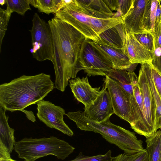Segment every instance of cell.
<instances>
[{"label": "cell", "mask_w": 161, "mask_h": 161, "mask_svg": "<svg viewBox=\"0 0 161 161\" xmlns=\"http://www.w3.org/2000/svg\"><path fill=\"white\" fill-rule=\"evenodd\" d=\"M48 23L53 42L54 88L64 92L70 79L76 78L79 72V55L82 43L86 38L71 25L54 17Z\"/></svg>", "instance_id": "cell-1"}, {"label": "cell", "mask_w": 161, "mask_h": 161, "mask_svg": "<svg viewBox=\"0 0 161 161\" xmlns=\"http://www.w3.org/2000/svg\"><path fill=\"white\" fill-rule=\"evenodd\" d=\"M49 75H23L0 85V106L11 112L20 111L42 100L54 89Z\"/></svg>", "instance_id": "cell-2"}, {"label": "cell", "mask_w": 161, "mask_h": 161, "mask_svg": "<svg viewBox=\"0 0 161 161\" xmlns=\"http://www.w3.org/2000/svg\"><path fill=\"white\" fill-rule=\"evenodd\" d=\"M66 115L81 130L100 134L106 141L117 146L125 153L134 154L145 150L143 142L137 138L134 132L112 123L110 119L97 123L80 110L68 112Z\"/></svg>", "instance_id": "cell-3"}, {"label": "cell", "mask_w": 161, "mask_h": 161, "mask_svg": "<svg viewBox=\"0 0 161 161\" xmlns=\"http://www.w3.org/2000/svg\"><path fill=\"white\" fill-rule=\"evenodd\" d=\"M75 149L67 142L54 136L38 138L25 137L15 142L14 147L18 157L25 161H35L49 155L64 160Z\"/></svg>", "instance_id": "cell-4"}, {"label": "cell", "mask_w": 161, "mask_h": 161, "mask_svg": "<svg viewBox=\"0 0 161 161\" xmlns=\"http://www.w3.org/2000/svg\"><path fill=\"white\" fill-rule=\"evenodd\" d=\"M91 13L85 0H72L55 14L54 17L75 28L86 39L97 42L99 37L92 29L90 22Z\"/></svg>", "instance_id": "cell-5"}, {"label": "cell", "mask_w": 161, "mask_h": 161, "mask_svg": "<svg viewBox=\"0 0 161 161\" xmlns=\"http://www.w3.org/2000/svg\"><path fill=\"white\" fill-rule=\"evenodd\" d=\"M32 22V26L30 31L33 57L39 61L48 60L53 63L54 46L50 26L37 13L34 14Z\"/></svg>", "instance_id": "cell-6"}, {"label": "cell", "mask_w": 161, "mask_h": 161, "mask_svg": "<svg viewBox=\"0 0 161 161\" xmlns=\"http://www.w3.org/2000/svg\"><path fill=\"white\" fill-rule=\"evenodd\" d=\"M86 39L81 45L78 59V70H83L87 75L106 76L113 69L111 61Z\"/></svg>", "instance_id": "cell-7"}, {"label": "cell", "mask_w": 161, "mask_h": 161, "mask_svg": "<svg viewBox=\"0 0 161 161\" xmlns=\"http://www.w3.org/2000/svg\"><path fill=\"white\" fill-rule=\"evenodd\" d=\"M103 80L110 96L114 114L128 122L131 128L135 124V119L129 96L114 80L106 75Z\"/></svg>", "instance_id": "cell-8"}, {"label": "cell", "mask_w": 161, "mask_h": 161, "mask_svg": "<svg viewBox=\"0 0 161 161\" xmlns=\"http://www.w3.org/2000/svg\"><path fill=\"white\" fill-rule=\"evenodd\" d=\"M122 42V50L132 64L151 63L153 53L147 49L129 32L124 24L116 26Z\"/></svg>", "instance_id": "cell-9"}, {"label": "cell", "mask_w": 161, "mask_h": 161, "mask_svg": "<svg viewBox=\"0 0 161 161\" xmlns=\"http://www.w3.org/2000/svg\"><path fill=\"white\" fill-rule=\"evenodd\" d=\"M36 104V115L40 120L49 128L56 129L69 136L74 135L73 132L64 120V115L66 114L64 108L43 100Z\"/></svg>", "instance_id": "cell-10"}, {"label": "cell", "mask_w": 161, "mask_h": 161, "mask_svg": "<svg viewBox=\"0 0 161 161\" xmlns=\"http://www.w3.org/2000/svg\"><path fill=\"white\" fill-rule=\"evenodd\" d=\"M104 84L96 99L89 105L85 107V115L97 123L104 122L114 112L109 93Z\"/></svg>", "instance_id": "cell-11"}, {"label": "cell", "mask_w": 161, "mask_h": 161, "mask_svg": "<svg viewBox=\"0 0 161 161\" xmlns=\"http://www.w3.org/2000/svg\"><path fill=\"white\" fill-rule=\"evenodd\" d=\"M137 83L142 94L146 119L151 137L157 130L156 105L145 73L141 67L139 70Z\"/></svg>", "instance_id": "cell-12"}, {"label": "cell", "mask_w": 161, "mask_h": 161, "mask_svg": "<svg viewBox=\"0 0 161 161\" xmlns=\"http://www.w3.org/2000/svg\"><path fill=\"white\" fill-rule=\"evenodd\" d=\"M69 86L75 98L86 107L91 104L100 93V87L93 88L89 83L87 76L79 77L69 80Z\"/></svg>", "instance_id": "cell-13"}, {"label": "cell", "mask_w": 161, "mask_h": 161, "mask_svg": "<svg viewBox=\"0 0 161 161\" xmlns=\"http://www.w3.org/2000/svg\"><path fill=\"white\" fill-rule=\"evenodd\" d=\"M91 44L103 53L111 61L113 69L133 72L136 66L130 61L122 48H117L91 40Z\"/></svg>", "instance_id": "cell-14"}, {"label": "cell", "mask_w": 161, "mask_h": 161, "mask_svg": "<svg viewBox=\"0 0 161 161\" xmlns=\"http://www.w3.org/2000/svg\"><path fill=\"white\" fill-rule=\"evenodd\" d=\"M161 2L160 0H148L144 9L142 29L154 36L161 24Z\"/></svg>", "instance_id": "cell-15"}, {"label": "cell", "mask_w": 161, "mask_h": 161, "mask_svg": "<svg viewBox=\"0 0 161 161\" xmlns=\"http://www.w3.org/2000/svg\"><path fill=\"white\" fill-rule=\"evenodd\" d=\"M89 10L91 14L90 22L91 27L98 37L104 31L124 24V18L127 15L117 17L101 13L91 7Z\"/></svg>", "instance_id": "cell-16"}, {"label": "cell", "mask_w": 161, "mask_h": 161, "mask_svg": "<svg viewBox=\"0 0 161 161\" xmlns=\"http://www.w3.org/2000/svg\"><path fill=\"white\" fill-rule=\"evenodd\" d=\"M148 0H134L132 8L124 18V24L130 33L135 34L144 31L142 21Z\"/></svg>", "instance_id": "cell-17"}, {"label": "cell", "mask_w": 161, "mask_h": 161, "mask_svg": "<svg viewBox=\"0 0 161 161\" xmlns=\"http://www.w3.org/2000/svg\"><path fill=\"white\" fill-rule=\"evenodd\" d=\"M106 75L119 83L129 95L131 103L136 101L134 86L137 82L138 77L134 72L113 69Z\"/></svg>", "instance_id": "cell-18"}, {"label": "cell", "mask_w": 161, "mask_h": 161, "mask_svg": "<svg viewBox=\"0 0 161 161\" xmlns=\"http://www.w3.org/2000/svg\"><path fill=\"white\" fill-rule=\"evenodd\" d=\"M6 111L0 106V147L5 148L10 153L14 149L15 142L14 130L8 125V117L6 115Z\"/></svg>", "instance_id": "cell-19"}, {"label": "cell", "mask_w": 161, "mask_h": 161, "mask_svg": "<svg viewBox=\"0 0 161 161\" xmlns=\"http://www.w3.org/2000/svg\"><path fill=\"white\" fill-rule=\"evenodd\" d=\"M72 0H29L30 4L40 12L47 14H56L70 3Z\"/></svg>", "instance_id": "cell-20"}, {"label": "cell", "mask_w": 161, "mask_h": 161, "mask_svg": "<svg viewBox=\"0 0 161 161\" xmlns=\"http://www.w3.org/2000/svg\"><path fill=\"white\" fill-rule=\"evenodd\" d=\"M151 63H147L141 64L146 75L150 90L154 98L156 105V112L157 117L156 128L161 129V97L158 93L154 86L151 71Z\"/></svg>", "instance_id": "cell-21"}, {"label": "cell", "mask_w": 161, "mask_h": 161, "mask_svg": "<svg viewBox=\"0 0 161 161\" xmlns=\"http://www.w3.org/2000/svg\"><path fill=\"white\" fill-rule=\"evenodd\" d=\"M146 142L149 161H161V129L146 138Z\"/></svg>", "instance_id": "cell-22"}, {"label": "cell", "mask_w": 161, "mask_h": 161, "mask_svg": "<svg viewBox=\"0 0 161 161\" xmlns=\"http://www.w3.org/2000/svg\"><path fill=\"white\" fill-rule=\"evenodd\" d=\"M98 43L121 48L122 42L116 26L102 33L99 36Z\"/></svg>", "instance_id": "cell-23"}, {"label": "cell", "mask_w": 161, "mask_h": 161, "mask_svg": "<svg viewBox=\"0 0 161 161\" xmlns=\"http://www.w3.org/2000/svg\"><path fill=\"white\" fill-rule=\"evenodd\" d=\"M6 10L12 14L15 12L24 16L28 10H31L29 0H6Z\"/></svg>", "instance_id": "cell-24"}, {"label": "cell", "mask_w": 161, "mask_h": 161, "mask_svg": "<svg viewBox=\"0 0 161 161\" xmlns=\"http://www.w3.org/2000/svg\"><path fill=\"white\" fill-rule=\"evenodd\" d=\"M113 161H149L147 152L145 149L142 151L134 154L124 153L113 157Z\"/></svg>", "instance_id": "cell-25"}, {"label": "cell", "mask_w": 161, "mask_h": 161, "mask_svg": "<svg viewBox=\"0 0 161 161\" xmlns=\"http://www.w3.org/2000/svg\"><path fill=\"white\" fill-rule=\"evenodd\" d=\"M137 40L143 47L153 53L154 51V36L150 33L144 31L133 34Z\"/></svg>", "instance_id": "cell-26"}, {"label": "cell", "mask_w": 161, "mask_h": 161, "mask_svg": "<svg viewBox=\"0 0 161 161\" xmlns=\"http://www.w3.org/2000/svg\"><path fill=\"white\" fill-rule=\"evenodd\" d=\"M11 14L6 9H3L0 7V52L3 40L7 30Z\"/></svg>", "instance_id": "cell-27"}, {"label": "cell", "mask_w": 161, "mask_h": 161, "mask_svg": "<svg viewBox=\"0 0 161 161\" xmlns=\"http://www.w3.org/2000/svg\"><path fill=\"white\" fill-rule=\"evenodd\" d=\"M112 151L109 150L104 154H99L88 156L84 155L80 153L75 159L80 161H113L112 157Z\"/></svg>", "instance_id": "cell-28"}, {"label": "cell", "mask_w": 161, "mask_h": 161, "mask_svg": "<svg viewBox=\"0 0 161 161\" xmlns=\"http://www.w3.org/2000/svg\"><path fill=\"white\" fill-rule=\"evenodd\" d=\"M88 5L93 9L104 14L114 15L113 11L108 7L104 0H85Z\"/></svg>", "instance_id": "cell-29"}, {"label": "cell", "mask_w": 161, "mask_h": 161, "mask_svg": "<svg viewBox=\"0 0 161 161\" xmlns=\"http://www.w3.org/2000/svg\"><path fill=\"white\" fill-rule=\"evenodd\" d=\"M118 10L117 13L120 16L126 15L133 7L134 0H118Z\"/></svg>", "instance_id": "cell-30"}, {"label": "cell", "mask_w": 161, "mask_h": 161, "mask_svg": "<svg viewBox=\"0 0 161 161\" xmlns=\"http://www.w3.org/2000/svg\"><path fill=\"white\" fill-rule=\"evenodd\" d=\"M151 71L152 78L156 89L161 97V75L151 64Z\"/></svg>", "instance_id": "cell-31"}, {"label": "cell", "mask_w": 161, "mask_h": 161, "mask_svg": "<svg viewBox=\"0 0 161 161\" xmlns=\"http://www.w3.org/2000/svg\"><path fill=\"white\" fill-rule=\"evenodd\" d=\"M151 63L161 75V47L155 49Z\"/></svg>", "instance_id": "cell-32"}, {"label": "cell", "mask_w": 161, "mask_h": 161, "mask_svg": "<svg viewBox=\"0 0 161 161\" xmlns=\"http://www.w3.org/2000/svg\"><path fill=\"white\" fill-rule=\"evenodd\" d=\"M154 44L155 49L161 47V24L154 36Z\"/></svg>", "instance_id": "cell-33"}, {"label": "cell", "mask_w": 161, "mask_h": 161, "mask_svg": "<svg viewBox=\"0 0 161 161\" xmlns=\"http://www.w3.org/2000/svg\"><path fill=\"white\" fill-rule=\"evenodd\" d=\"M6 3V0H0V4L1 5H3Z\"/></svg>", "instance_id": "cell-34"}, {"label": "cell", "mask_w": 161, "mask_h": 161, "mask_svg": "<svg viewBox=\"0 0 161 161\" xmlns=\"http://www.w3.org/2000/svg\"><path fill=\"white\" fill-rule=\"evenodd\" d=\"M16 161V160H14L13 159H12V158H10V159H8V160H3V161Z\"/></svg>", "instance_id": "cell-35"}, {"label": "cell", "mask_w": 161, "mask_h": 161, "mask_svg": "<svg viewBox=\"0 0 161 161\" xmlns=\"http://www.w3.org/2000/svg\"><path fill=\"white\" fill-rule=\"evenodd\" d=\"M72 161H78V160H76L75 159L72 160Z\"/></svg>", "instance_id": "cell-36"}]
</instances>
